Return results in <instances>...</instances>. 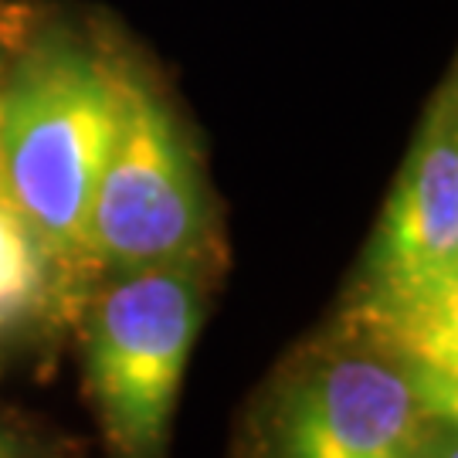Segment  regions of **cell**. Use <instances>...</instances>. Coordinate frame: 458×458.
Returning <instances> with one entry per match:
<instances>
[{
    "label": "cell",
    "mask_w": 458,
    "mask_h": 458,
    "mask_svg": "<svg viewBox=\"0 0 458 458\" xmlns=\"http://www.w3.org/2000/svg\"><path fill=\"white\" fill-rule=\"evenodd\" d=\"M208 262L102 276L85 319V384L119 458H160L204 323Z\"/></svg>",
    "instance_id": "obj_4"
},
{
    "label": "cell",
    "mask_w": 458,
    "mask_h": 458,
    "mask_svg": "<svg viewBox=\"0 0 458 458\" xmlns=\"http://www.w3.org/2000/svg\"><path fill=\"white\" fill-rule=\"evenodd\" d=\"M126 92L119 58L48 31L11 62L0 130V194L45 245L58 282H89V211Z\"/></svg>",
    "instance_id": "obj_1"
},
{
    "label": "cell",
    "mask_w": 458,
    "mask_h": 458,
    "mask_svg": "<svg viewBox=\"0 0 458 458\" xmlns=\"http://www.w3.org/2000/svg\"><path fill=\"white\" fill-rule=\"evenodd\" d=\"M55 285L58 276L45 245L0 194V336L45 310Z\"/></svg>",
    "instance_id": "obj_6"
},
{
    "label": "cell",
    "mask_w": 458,
    "mask_h": 458,
    "mask_svg": "<svg viewBox=\"0 0 458 458\" xmlns=\"http://www.w3.org/2000/svg\"><path fill=\"white\" fill-rule=\"evenodd\" d=\"M11 62H14V55H11V58H0V130H4V96H7V75H11Z\"/></svg>",
    "instance_id": "obj_8"
},
{
    "label": "cell",
    "mask_w": 458,
    "mask_h": 458,
    "mask_svg": "<svg viewBox=\"0 0 458 458\" xmlns=\"http://www.w3.org/2000/svg\"><path fill=\"white\" fill-rule=\"evenodd\" d=\"M350 323L370 329L435 384H458V92L431 96L363 255Z\"/></svg>",
    "instance_id": "obj_2"
},
{
    "label": "cell",
    "mask_w": 458,
    "mask_h": 458,
    "mask_svg": "<svg viewBox=\"0 0 458 458\" xmlns=\"http://www.w3.org/2000/svg\"><path fill=\"white\" fill-rule=\"evenodd\" d=\"M455 397L346 316L282 363L248 425V458H421Z\"/></svg>",
    "instance_id": "obj_3"
},
{
    "label": "cell",
    "mask_w": 458,
    "mask_h": 458,
    "mask_svg": "<svg viewBox=\"0 0 458 458\" xmlns=\"http://www.w3.org/2000/svg\"><path fill=\"white\" fill-rule=\"evenodd\" d=\"M0 458H28L24 442L17 438L11 428H4V425H0Z\"/></svg>",
    "instance_id": "obj_7"
},
{
    "label": "cell",
    "mask_w": 458,
    "mask_h": 458,
    "mask_svg": "<svg viewBox=\"0 0 458 458\" xmlns=\"http://www.w3.org/2000/svg\"><path fill=\"white\" fill-rule=\"evenodd\" d=\"M214 204L191 136L153 85L126 72L123 115L89 211L92 276L208 262Z\"/></svg>",
    "instance_id": "obj_5"
}]
</instances>
